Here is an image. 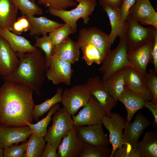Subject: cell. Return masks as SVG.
Wrapping results in <instances>:
<instances>
[{"instance_id": "32", "label": "cell", "mask_w": 157, "mask_h": 157, "mask_svg": "<svg viewBox=\"0 0 157 157\" xmlns=\"http://www.w3.org/2000/svg\"><path fill=\"white\" fill-rule=\"evenodd\" d=\"M60 108V104L58 103L56 104L51 108L45 117L36 124L27 122L26 124L29 127L32 133L43 138L47 134V128L51 119L52 116Z\"/></svg>"}, {"instance_id": "9", "label": "cell", "mask_w": 157, "mask_h": 157, "mask_svg": "<svg viewBox=\"0 0 157 157\" xmlns=\"http://www.w3.org/2000/svg\"><path fill=\"white\" fill-rule=\"evenodd\" d=\"M84 84L90 93L106 112L107 116L111 115V110L117 104L100 77L96 76L89 78Z\"/></svg>"}, {"instance_id": "47", "label": "cell", "mask_w": 157, "mask_h": 157, "mask_svg": "<svg viewBox=\"0 0 157 157\" xmlns=\"http://www.w3.org/2000/svg\"><path fill=\"white\" fill-rule=\"evenodd\" d=\"M3 149L0 147V157H3Z\"/></svg>"}, {"instance_id": "37", "label": "cell", "mask_w": 157, "mask_h": 157, "mask_svg": "<svg viewBox=\"0 0 157 157\" xmlns=\"http://www.w3.org/2000/svg\"><path fill=\"white\" fill-rule=\"evenodd\" d=\"M39 4L48 8L66 10L68 8L76 6L77 4L74 0H37Z\"/></svg>"}, {"instance_id": "25", "label": "cell", "mask_w": 157, "mask_h": 157, "mask_svg": "<svg viewBox=\"0 0 157 157\" xmlns=\"http://www.w3.org/2000/svg\"><path fill=\"white\" fill-rule=\"evenodd\" d=\"M141 157H157V134L154 131H149L144 134L142 140L135 147Z\"/></svg>"}, {"instance_id": "29", "label": "cell", "mask_w": 157, "mask_h": 157, "mask_svg": "<svg viewBox=\"0 0 157 157\" xmlns=\"http://www.w3.org/2000/svg\"><path fill=\"white\" fill-rule=\"evenodd\" d=\"M63 91L61 88H59L57 89L56 93L51 98L47 99L40 104H34L33 110V118L35 122L38 121L39 117L49 110L54 105L61 102Z\"/></svg>"}, {"instance_id": "6", "label": "cell", "mask_w": 157, "mask_h": 157, "mask_svg": "<svg viewBox=\"0 0 157 157\" xmlns=\"http://www.w3.org/2000/svg\"><path fill=\"white\" fill-rule=\"evenodd\" d=\"M126 48L127 52L146 42L154 40L157 29L144 27L128 15L127 20Z\"/></svg>"}, {"instance_id": "4", "label": "cell", "mask_w": 157, "mask_h": 157, "mask_svg": "<svg viewBox=\"0 0 157 157\" xmlns=\"http://www.w3.org/2000/svg\"><path fill=\"white\" fill-rule=\"evenodd\" d=\"M78 3L75 8L69 10H61L48 8V11L51 15L60 18L65 23L68 24L75 32L77 31V22L82 18L84 24H87L89 16L93 13L97 4L96 0H74Z\"/></svg>"}, {"instance_id": "46", "label": "cell", "mask_w": 157, "mask_h": 157, "mask_svg": "<svg viewBox=\"0 0 157 157\" xmlns=\"http://www.w3.org/2000/svg\"><path fill=\"white\" fill-rule=\"evenodd\" d=\"M151 62L154 67V70L157 72V32L155 35L154 43L152 51Z\"/></svg>"}, {"instance_id": "10", "label": "cell", "mask_w": 157, "mask_h": 157, "mask_svg": "<svg viewBox=\"0 0 157 157\" xmlns=\"http://www.w3.org/2000/svg\"><path fill=\"white\" fill-rule=\"evenodd\" d=\"M101 122L109 132V138L112 147L109 157H112L115 150L125 143L123 138V130L126 127V121L119 113H112L110 117H104Z\"/></svg>"}, {"instance_id": "12", "label": "cell", "mask_w": 157, "mask_h": 157, "mask_svg": "<svg viewBox=\"0 0 157 157\" xmlns=\"http://www.w3.org/2000/svg\"><path fill=\"white\" fill-rule=\"evenodd\" d=\"M77 42L79 46L86 42L91 43L99 50L104 58L110 51L108 35L96 27L81 29Z\"/></svg>"}, {"instance_id": "17", "label": "cell", "mask_w": 157, "mask_h": 157, "mask_svg": "<svg viewBox=\"0 0 157 157\" xmlns=\"http://www.w3.org/2000/svg\"><path fill=\"white\" fill-rule=\"evenodd\" d=\"M31 134L28 126L13 127L0 124V147L3 150L14 144L26 142Z\"/></svg>"}, {"instance_id": "20", "label": "cell", "mask_w": 157, "mask_h": 157, "mask_svg": "<svg viewBox=\"0 0 157 157\" xmlns=\"http://www.w3.org/2000/svg\"><path fill=\"white\" fill-rule=\"evenodd\" d=\"M83 143L79 139L74 126L63 137L58 146V154L59 157H79L83 150Z\"/></svg>"}, {"instance_id": "49", "label": "cell", "mask_w": 157, "mask_h": 157, "mask_svg": "<svg viewBox=\"0 0 157 157\" xmlns=\"http://www.w3.org/2000/svg\"><path fill=\"white\" fill-rule=\"evenodd\" d=\"M1 36L0 35V38Z\"/></svg>"}, {"instance_id": "42", "label": "cell", "mask_w": 157, "mask_h": 157, "mask_svg": "<svg viewBox=\"0 0 157 157\" xmlns=\"http://www.w3.org/2000/svg\"><path fill=\"white\" fill-rule=\"evenodd\" d=\"M135 1L136 0H123L120 9L121 19L122 21H127L129 10Z\"/></svg>"}, {"instance_id": "28", "label": "cell", "mask_w": 157, "mask_h": 157, "mask_svg": "<svg viewBox=\"0 0 157 157\" xmlns=\"http://www.w3.org/2000/svg\"><path fill=\"white\" fill-rule=\"evenodd\" d=\"M125 67L118 70L103 81L110 94L116 101L125 91Z\"/></svg>"}, {"instance_id": "15", "label": "cell", "mask_w": 157, "mask_h": 157, "mask_svg": "<svg viewBox=\"0 0 157 157\" xmlns=\"http://www.w3.org/2000/svg\"><path fill=\"white\" fill-rule=\"evenodd\" d=\"M128 15L140 24L151 25L157 29V13L149 0H136Z\"/></svg>"}, {"instance_id": "44", "label": "cell", "mask_w": 157, "mask_h": 157, "mask_svg": "<svg viewBox=\"0 0 157 157\" xmlns=\"http://www.w3.org/2000/svg\"><path fill=\"white\" fill-rule=\"evenodd\" d=\"M123 0H98L99 4L102 7L109 6L116 9H120Z\"/></svg>"}, {"instance_id": "7", "label": "cell", "mask_w": 157, "mask_h": 157, "mask_svg": "<svg viewBox=\"0 0 157 157\" xmlns=\"http://www.w3.org/2000/svg\"><path fill=\"white\" fill-rule=\"evenodd\" d=\"M91 95L84 84L76 85L63 90L61 103L72 116L88 103Z\"/></svg>"}, {"instance_id": "31", "label": "cell", "mask_w": 157, "mask_h": 157, "mask_svg": "<svg viewBox=\"0 0 157 157\" xmlns=\"http://www.w3.org/2000/svg\"><path fill=\"white\" fill-rule=\"evenodd\" d=\"M79 46L82 52V58L88 66H91L93 63L101 64L104 58L99 50L94 45L88 42Z\"/></svg>"}, {"instance_id": "13", "label": "cell", "mask_w": 157, "mask_h": 157, "mask_svg": "<svg viewBox=\"0 0 157 157\" xmlns=\"http://www.w3.org/2000/svg\"><path fill=\"white\" fill-rule=\"evenodd\" d=\"M71 64L51 55L45 73L47 79L54 85L71 84L74 70Z\"/></svg>"}, {"instance_id": "16", "label": "cell", "mask_w": 157, "mask_h": 157, "mask_svg": "<svg viewBox=\"0 0 157 157\" xmlns=\"http://www.w3.org/2000/svg\"><path fill=\"white\" fill-rule=\"evenodd\" d=\"M154 42V40L146 42L127 52L129 61L145 77L147 74V66L151 62L152 51Z\"/></svg>"}, {"instance_id": "30", "label": "cell", "mask_w": 157, "mask_h": 157, "mask_svg": "<svg viewBox=\"0 0 157 157\" xmlns=\"http://www.w3.org/2000/svg\"><path fill=\"white\" fill-rule=\"evenodd\" d=\"M46 142L44 138L32 133L26 142L27 147L24 157H41Z\"/></svg>"}, {"instance_id": "48", "label": "cell", "mask_w": 157, "mask_h": 157, "mask_svg": "<svg viewBox=\"0 0 157 157\" xmlns=\"http://www.w3.org/2000/svg\"><path fill=\"white\" fill-rule=\"evenodd\" d=\"M30 0L32 1V2H34V3H35V0Z\"/></svg>"}, {"instance_id": "11", "label": "cell", "mask_w": 157, "mask_h": 157, "mask_svg": "<svg viewBox=\"0 0 157 157\" xmlns=\"http://www.w3.org/2000/svg\"><path fill=\"white\" fill-rule=\"evenodd\" d=\"M107 116L101 106L92 95L88 103L81 110L78 114L73 115L74 126H89L101 122L103 118Z\"/></svg>"}, {"instance_id": "36", "label": "cell", "mask_w": 157, "mask_h": 157, "mask_svg": "<svg viewBox=\"0 0 157 157\" xmlns=\"http://www.w3.org/2000/svg\"><path fill=\"white\" fill-rule=\"evenodd\" d=\"M112 149L108 147H99L83 144V150L79 157H109Z\"/></svg>"}, {"instance_id": "22", "label": "cell", "mask_w": 157, "mask_h": 157, "mask_svg": "<svg viewBox=\"0 0 157 157\" xmlns=\"http://www.w3.org/2000/svg\"><path fill=\"white\" fill-rule=\"evenodd\" d=\"M102 8L107 15L111 26V31L108 35L111 45L117 37L120 38L126 33L128 23L127 21L122 22L121 20L120 9L109 6H104Z\"/></svg>"}, {"instance_id": "26", "label": "cell", "mask_w": 157, "mask_h": 157, "mask_svg": "<svg viewBox=\"0 0 157 157\" xmlns=\"http://www.w3.org/2000/svg\"><path fill=\"white\" fill-rule=\"evenodd\" d=\"M18 10L11 0H0V30H9L17 19Z\"/></svg>"}, {"instance_id": "1", "label": "cell", "mask_w": 157, "mask_h": 157, "mask_svg": "<svg viewBox=\"0 0 157 157\" xmlns=\"http://www.w3.org/2000/svg\"><path fill=\"white\" fill-rule=\"evenodd\" d=\"M33 91L20 83L5 82L0 87V124L23 127L31 123L35 104Z\"/></svg>"}, {"instance_id": "39", "label": "cell", "mask_w": 157, "mask_h": 157, "mask_svg": "<svg viewBox=\"0 0 157 157\" xmlns=\"http://www.w3.org/2000/svg\"><path fill=\"white\" fill-rule=\"evenodd\" d=\"M30 27L27 16L22 15L17 19L9 30L13 33L20 35L23 32L29 31Z\"/></svg>"}, {"instance_id": "18", "label": "cell", "mask_w": 157, "mask_h": 157, "mask_svg": "<svg viewBox=\"0 0 157 157\" xmlns=\"http://www.w3.org/2000/svg\"><path fill=\"white\" fill-rule=\"evenodd\" d=\"M19 60L16 53L8 42L1 36L0 38V75L2 78L9 76L17 69Z\"/></svg>"}, {"instance_id": "27", "label": "cell", "mask_w": 157, "mask_h": 157, "mask_svg": "<svg viewBox=\"0 0 157 157\" xmlns=\"http://www.w3.org/2000/svg\"><path fill=\"white\" fill-rule=\"evenodd\" d=\"M118 101L122 102L126 108L127 112L126 119L127 126L129 123L130 122L136 112L144 107V100L125 90L124 93L119 98Z\"/></svg>"}, {"instance_id": "8", "label": "cell", "mask_w": 157, "mask_h": 157, "mask_svg": "<svg viewBox=\"0 0 157 157\" xmlns=\"http://www.w3.org/2000/svg\"><path fill=\"white\" fill-rule=\"evenodd\" d=\"M101 122L87 126H74L77 136L84 144L99 147H108L110 142L105 134Z\"/></svg>"}, {"instance_id": "33", "label": "cell", "mask_w": 157, "mask_h": 157, "mask_svg": "<svg viewBox=\"0 0 157 157\" xmlns=\"http://www.w3.org/2000/svg\"><path fill=\"white\" fill-rule=\"evenodd\" d=\"M11 0L23 15L29 16L35 15H40L43 13V9L30 0Z\"/></svg>"}, {"instance_id": "43", "label": "cell", "mask_w": 157, "mask_h": 157, "mask_svg": "<svg viewBox=\"0 0 157 157\" xmlns=\"http://www.w3.org/2000/svg\"><path fill=\"white\" fill-rule=\"evenodd\" d=\"M144 106L147 108L151 112L154 119L152 123L155 127H157V105H155L148 100H144Z\"/></svg>"}, {"instance_id": "34", "label": "cell", "mask_w": 157, "mask_h": 157, "mask_svg": "<svg viewBox=\"0 0 157 157\" xmlns=\"http://www.w3.org/2000/svg\"><path fill=\"white\" fill-rule=\"evenodd\" d=\"M35 42L34 46L41 49L45 54V61L47 69L54 46L50 37L47 34L44 35L40 38L35 36Z\"/></svg>"}, {"instance_id": "38", "label": "cell", "mask_w": 157, "mask_h": 157, "mask_svg": "<svg viewBox=\"0 0 157 157\" xmlns=\"http://www.w3.org/2000/svg\"><path fill=\"white\" fill-rule=\"evenodd\" d=\"M157 73L154 69H150L145 77L146 85L153 96L151 102L155 105H157Z\"/></svg>"}, {"instance_id": "5", "label": "cell", "mask_w": 157, "mask_h": 157, "mask_svg": "<svg viewBox=\"0 0 157 157\" xmlns=\"http://www.w3.org/2000/svg\"><path fill=\"white\" fill-rule=\"evenodd\" d=\"M52 124L44 139L57 149L63 137L74 126L72 116L64 108H60L53 114Z\"/></svg>"}, {"instance_id": "14", "label": "cell", "mask_w": 157, "mask_h": 157, "mask_svg": "<svg viewBox=\"0 0 157 157\" xmlns=\"http://www.w3.org/2000/svg\"><path fill=\"white\" fill-rule=\"evenodd\" d=\"M124 88L144 100L151 101L152 94L147 86L145 77L134 68L125 67Z\"/></svg>"}, {"instance_id": "3", "label": "cell", "mask_w": 157, "mask_h": 157, "mask_svg": "<svg viewBox=\"0 0 157 157\" xmlns=\"http://www.w3.org/2000/svg\"><path fill=\"white\" fill-rule=\"evenodd\" d=\"M127 53L126 33L120 38L117 47L114 49L110 50L101 64L99 70L103 75L101 79L103 81L124 67L131 66L134 68L129 61Z\"/></svg>"}, {"instance_id": "21", "label": "cell", "mask_w": 157, "mask_h": 157, "mask_svg": "<svg viewBox=\"0 0 157 157\" xmlns=\"http://www.w3.org/2000/svg\"><path fill=\"white\" fill-rule=\"evenodd\" d=\"M80 49L77 42L68 37L54 47L51 55L74 64L79 60Z\"/></svg>"}, {"instance_id": "19", "label": "cell", "mask_w": 157, "mask_h": 157, "mask_svg": "<svg viewBox=\"0 0 157 157\" xmlns=\"http://www.w3.org/2000/svg\"><path fill=\"white\" fill-rule=\"evenodd\" d=\"M151 122L139 112L132 123H129L123 133V138L124 143L135 147L141 134Z\"/></svg>"}, {"instance_id": "40", "label": "cell", "mask_w": 157, "mask_h": 157, "mask_svg": "<svg viewBox=\"0 0 157 157\" xmlns=\"http://www.w3.org/2000/svg\"><path fill=\"white\" fill-rule=\"evenodd\" d=\"M112 157H141L135 147L125 143L117 148L113 153Z\"/></svg>"}, {"instance_id": "2", "label": "cell", "mask_w": 157, "mask_h": 157, "mask_svg": "<svg viewBox=\"0 0 157 157\" xmlns=\"http://www.w3.org/2000/svg\"><path fill=\"white\" fill-rule=\"evenodd\" d=\"M19 60L16 70L9 76L1 78L4 81L18 83L30 87L38 96L45 80L47 69L45 56L38 48L34 52L26 53H16Z\"/></svg>"}, {"instance_id": "24", "label": "cell", "mask_w": 157, "mask_h": 157, "mask_svg": "<svg viewBox=\"0 0 157 157\" xmlns=\"http://www.w3.org/2000/svg\"><path fill=\"white\" fill-rule=\"evenodd\" d=\"M0 35L8 43L15 52L24 54L34 51L37 48L24 37L13 33L8 29L0 30Z\"/></svg>"}, {"instance_id": "45", "label": "cell", "mask_w": 157, "mask_h": 157, "mask_svg": "<svg viewBox=\"0 0 157 157\" xmlns=\"http://www.w3.org/2000/svg\"><path fill=\"white\" fill-rule=\"evenodd\" d=\"M56 149L47 143L42 152L41 157H59Z\"/></svg>"}, {"instance_id": "23", "label": "cell", "mask_w": 157, "mask_h": 157, "mask_svg": "<svg viewBox=\"0 0 157 157\" xmlns=\"http://www.w3.org/2000/svg\"><path fill=\"white\" fill-rule=\"evenodd\" d=\"M27 17L31 26L29 35L31 36L47 34L64 24L45 17H36L31 16Z\"/></svg>"}, {"instance_id": "41", "label": "cell", "mask_w": 157, "mask_h": 157, "mask_svg": "<svg viewBox=\"0 0 157 157\" xmlns=\"http://www.w3.org/2000/svg\"><path fill=\"white\" fill-rule=\"evenodd\" d=\"M26 143L13 145L3 150L4 157H24L26 149Z\"/></svg>"}, {"instance_id": "35", "label": "cell", "mask_w": 157, "mask_h": 157, "mask_svg": "<svg viewBox=\"0 0 157 157\" xmlns=\"http://www.w3.org/2000/svg\"><path fill=\"white\" fill-rule=\"evenodd\" d=\"M75 33L71 27L67 24L64 25L49 33L54 47L61 43L70 34Z\"/></svg>"}]
</instances>
